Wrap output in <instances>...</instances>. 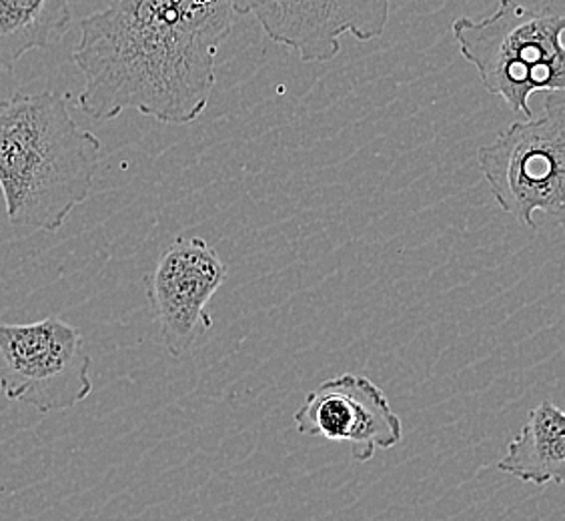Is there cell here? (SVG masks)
<instances>
[{"instance_id": "obj_8", "label": "cell", "mask_w": 565, "mask_h": 521, "mask_svg": "<svg viewBox=\"0 0 565 521\" xmlns=\"http://www.w3.org/2000/svg\"><path fill=\"white\" fill-rule=\"evenodd\" d=\"M301 435L345 442L358 464H367L377 449H393L403 439V422L385 391L373 381L343 373L319 383L295 413Z\"/></svg>"}, {"instance_id": "obj_6", "label": "cell", "mask_w": 565, "mask_h": 521, "mask_svg": "<svg viewBox=\"0 0 565 521\" xmlns=\"http://www.w3.org/2000/svg\"><path fill=\"white\" fill-rule=\"evenodd\" d=\"M227 265L203 237H179L145 279L152 319L167 353L186 358L213 327L209 304L227 281Z\"/></svg>"}, {"instance_id": "obj_1", "label": "cell", "mask_w": 565, "mask_h": 521, "mask_svg": "<svg viewBox=\"0 0 565 521\" xmlns=\"http://www.w3.org/2000/svg\"><path fill=\"white\" fill-rule=\"evenodd\" d=\"M235 17L231 0H110L78 24L73 63L85 87L76 109L95 120L137 110L164 125L195 123Z\"/></svg>"}, {"instance_id": "obj_10", "label": "cell", "mask_w": 565, "mask_h": 521, "mask_svg": "<svg viewBox=\"0 0 565 521\" xmlns=\"http://www.w3.org/2000/svg\"><path fill=\"white\" fill-rule=\"evenodd\" d=\"M83 0H0V68L12 73L31 51H49L73 24Z\"/></svg>"}, {"instance_id": "obj_4", "label": "cell", "mask_w": 565, "mask_h": 521, "mask_svg": "<svg viewBox=\"0 0 565 521\" xmlns=\"http://www.w3.org/2000/svg\"><path fill=\"white\" fill-rule=\"evenodd\" d=\"M478 163L495 203L523 227H535V213L564 221V91L545 93L540 117L515 120L479 147Z\"/></svg>"}, {"instance_id": "obj_11", "label": "cell", "mask_w": 565, "mask_h": 521, "mask_svg": "<svg viewBox=\"0 0 565 521\" xmlns=\"http://www.w3.org/2000/svg\"><path fill=\"white\" fill-rule=\"evenodd\" d=\"M199 4H211V2H217V0H195Z\"/></svg>"}, {"instance_id": "obj_7", "label": "cell", "mask_w": 565, "mask_h": 521, "mask_svg": "<svg viewBox=\"0 0 565 521\" xmlns=\"http://www.w3.org/2000/svg\"><path fill=\"white\" fill-rule=\"evenodd\" d=\"M231 7L239 17H255L273 43L317 65L339 55L345 34L359 43L381 39L392 0H231Z\"/></svg>"}, {"instance_id": "obj_3", "label": "cell", "mask_w": 565, "mask_h": 521, "mask_svg": "<svg viewBox=\"0 0 565 521\" xmlns=\"http://www.w3.org/2000/svg\"><path fill=\"white\" fill-rule=\"evenodd\" d=\"M565 17L552 7L500 0L490 17H459L451 33L459 53L476 66L481 85L513 113L532 119L535 93L565 88Z\"/></svg>"}, {"instance_id": "obj_2", "label": "cell", "mask_w": 565, "mask_h": 521, "mask_svg": "<svg viewBox=\"0 0 565 521\" xmlns=\"http://www.w3.org/2000/svg\"><path fill=\"white\" fill-rule=\"evenodd\" d=\"M98 157L100 141L73 119L68 95L0 98V191L12 227L56 233L90 195Z\"/></svg>"}, {"instance_id": "obj_9", "label": "cell", "mask_w": 565, "mask_h": 521, "mask_svg": "<svg viewBox=\"0 0 565 521\" xmlns=\"http://www.w3.org/2000/svg\"><path fill=\"white\" fill-rule=\"evenodd\" d=\"M498 467L523 483L540 488L550 483L562 486L565 481V413L552 402L533 407Z\"/></svg>"}, {"instance_id": "obj_5", "label": "cell", "mask_w": 565, "mask_h": 521, "mask_svg": "<svg viewBox=\"0 0 565 521\" xmlns=\"http://www.w3.org/2000/svg\"><path fill=\"white\" fill-rule=\"evenodd\" d=\"M83 333L61 317L0 321V393L41 413L68 412L93 393Z\"/></svg>"}]
</instances>
